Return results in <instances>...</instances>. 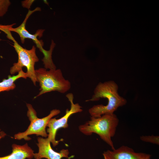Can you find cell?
I'll list each match as a JSON object with an SVG mask.
<instances>
[{"mask_svg":"<svg viewBox=\"0 0 159 159\" xmlns=\"http://www.w3.org/2000/svg\"><path fill=\"white\" fill-rule=\"evenodd\" d=\"M118 90V85L113 80L98 83L91 98L86 101H97L101 98H106L108 102L105 105H96L90 108L89 112L91 117H97L104 114L114 113L118 108L126 104L127 100L119 95Z\"/></svg>","mask_w":159,"mask_h":159,"instance_id":"obj_1","label":"cell"},{"mask_svg":"<svg viewBox=\"0 0 159 159\" xmlns=\"http://www.w3.org/2000/svg\"><path fill=\"white\" fill-rule=\"evenodd\" d=\"M119 122L115 114H105L98 117H91L90 120L80 125L79 129L86 135H90L93 133L98 135L114 150L115 148L111 139L115 134Z\"/></svg>","mask_w":159,"mask_h":159,"instance_id":"obj_2","label":"cell"},{"mask_svg":"<svg viewBox=\"0 0 159 159\" xmlns=\"http://www.w3.org/2000/svg\"><path fill=\"white\" fill-rule=\"evenodd\" d=\"M35 73L40 87L39 92L34 98L52 91L64 93L71 88L70 82L65 79L60 69H50L48 71L45 68H40L35 70Z\"/></svg>","mask_w":159,"mask_h":159,"instance_id":"obj_3","label":"cell"},{"mask_svg":"<svg viewBox=\"0 0 159 159\" xmlns=\"http://www.w3.org/2000/svg\"><path fill=\"white\" fill-rule=\"evenodd\" d=\"M2 31L6 34L8 38L13 42V47L18 55L17 62L14 63L13 66L10 68V74H14L22 70L23 67H26L27 69L26 73L27 77L30 78L34 84L36 85L37 80L35 75L34 65L35 63L39 61L36 53V47L33 46L29 50L24 48L15 40L11 35V31L7 27L4 28Z\"/></svg>","mask_w":159,"mask_h":159,"instance_id":"obj_4","label":"cell"},{"mask_svg":"<svg viewBox=\"0 0 159 159\" xmlns=\"http://www.w3.org/2000/svg\"><path fill=\"white\" fill-rule=\"evenodd\" d=\"M26 106L28 109L27 115L30 123L26 131L15 134L14 138L18 140L24 139L29 140L31 138L28 136L33 134L46 138L48 134L46 127L49 121L53 117L59 114L60 111L57 109L52 110L48 115L39 118L37 117V112L31 104H26Z\"/></svg>","mask_w":159,"mask_h":159,"instance_id":"obj_5","label":"cell"},{"mask_svg":"<svg viewBox=\"0 0 159 159\" xmlns=\"http://www.w3.org/2000/svg\"><path fill=\"white\" fill-rule=\"evenodd\" d=\"M66 96L70 103V110L67 109L64 115L59 119L55 118H51L47 126L48 127L47 130V132L48 133L47 138L54 147L57 146L60 141L63 140L62 139L58 141L56 140L57 131L60 128L68 127V121L69 117L74 113L82 111V107L78 103L74 104V95L72 93H69L66 95Z\"/></svg>","mask_w":159,"mask_h":159,"instance_id":"obj_6","label":"cell"},{"mask_svg":"<svg viewBox=\"0 0 159 159\" xmlns=\"http://www.w3.org/2000/svg\"><path fill=\"white\" fill-rule=\"evenodd\" d=\"M37 145L39 151L37 153H34V157L35 159H62L63 158L68 159L69 152L68 149H62L59 152L54 150L52 148L50 140L48 138H44L39 137L37 138Z\"/></svg>","mask_w":159,"mask_h":159,"instance_id":"obj_7","label":"cell"},{"mask_svg":"<svg viewBox=\"0 0 159 159\" xmlns=\"http://www.w3.org/2000/svg\"><path fill=\"white\" fill-rule=\"evenodd\" d=\"M40 8H37L32 11L29 10L26 15V17L22 23L18 27L14 28L12 26L13 24L7 25L8 29L10 31L16 32L19 35L21 42L24 44L25 39H31L36 44L37 46L42 53L45 51L43 48V43L41 40H39L37 37L39 36L41 37L42 35L44 30L39 29L34 34H30L26 29L25 25L26 21L29 17L33 12L39 10Z\"/></svg>","mask_w":159,"mask_h":159,"instance_id":"obj_8","label":"cell"},{"mask_svg":"<svg viewBox=\"0 0 159 159\" xmlns=\"http://www.w3.org/2000/svg\"><path fill=\"white\" fill-rule=\"evenodd\" d=\"M104 159H147L150 158V155L142 153H136L132 148L122 145L112 150L104 152Z\"/></svg>","mask_w":159,"mask_h":159,"instance_id":"obj_9","label":"cell"},{"mask_svg":"<svg viewBox=\"0 0 159 159\" xmlns=\"http://www.w3.org/2000/svg\"><path fill=\"white\" fill-rule=\"evenodd\" d=\"M12 147L11 153L8 155L0 157V159H31L34 157V151L27 143L22 145L14 144Z\"/></svg>","mask_w":159,"mask_h":159,"instance_id":"obj_10","label":"cell"},{"mask_svg":"<svg viewBox=\"0 0 159 159\" xmlns=\"http://www.w3.org/2000/svg\"><path fill=\"white\" fill-rule=\"evenodd\" d=\"M27 76L26 72L22 70L18 72L16 75H9L7 79H4L0 82V92L5 91H8L14 89L16 87L14 82L20 78L26 79Z\"/></svg>","mask_w":159,"mask_h":159,"instance_id":"obj_11","label":"cell"},{"mask_svg":"<svg viewBox=\"0 0 159 159\" xmlns=\"http://www.w3.org/2000/svg\"><path fill=\"white\" fill-rule=\"evenodd\" d=\"M11 4L9 0H0V17L6 14Z\"/></svg>","mask_w":159,"mask_h":159,"instance_id":"obj_12","label":"cell"},{"mask_svg":"<svg viewBox=\"0 0 159 159\" xmlns=\"http://www.w3.org/2000/svg\"><path fill=\"white\" fill-rule=\"evenodd\" d=\"M140 139L144 142L159 144V136H142L140 137Z\"/></svg>","mask_w":159,"mask_h":159,"instance_id":"obj_13","label":"cell"},{"mask_svg":"<svg viewBox=\"0 0 159 159\" xmlns=\"http://www.w3.org/2000/svg\"><path fill=\"white\" fill-rule=\"evenodd\" d=\"M34 1L26 0L22 1V5L24 7L29 8Z\"/></svg>","mask_w":159,"mask_h":159,"instance_id":"obj_14","label":"cell"},{"mask_svg":"<svg viewBox=\"0 0 159 159\" xmlns=\"http://www.w3.org/2000/svg\"><path fill=\"white\" fill-rule=\"evenodd\" d=\"M147 159H150V158H147Z\"/></svg>","mask_w":159,"mask_h":159,"instance_id":"obj_15","label":"cell"}]
</instances>
